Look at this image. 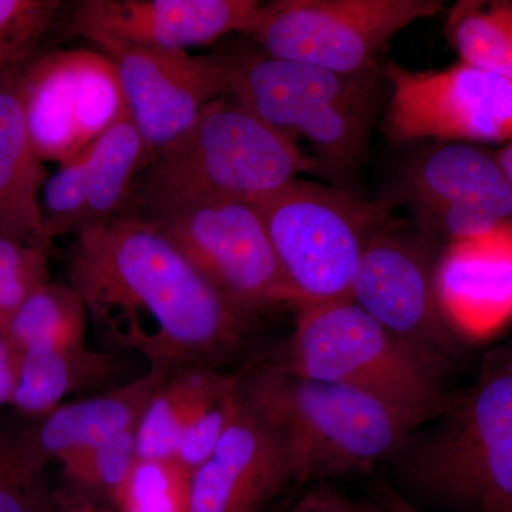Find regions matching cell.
Wrapping results in <instances>:
<instances>
[{
  "instance_id": "4316f807",
  "label": "cell",
  "mask_w": 512,
  "mask_h": 512,
  "mask_svg": "<svg viewBox=\"0 0 512 512\" xmlns=\"http://www.w3.org/2000/svg\"><path fill=\"white\" fill-rule=\"evenodd\" d=\"M191 474L173 457L136 458L117 507L120 512H188Z\"/></svg>"
},
{
  "instance_id": "5b68a950",
  "label": "cell",
  "mask_w": 512,
  "mask_h": 512,
  "mask_svg": "<svg viewBox=\"0 0 512 512\" xmlns=\"http://www.w3.org/2000/svg\"><path fill=\"white\" fill-rule=\"evenodd\" d=\"M252 359L289 375L370 394L414 430L436 419L450 396L444 390V370L350 298L302 309L292 335Z\"/></svg>"
},
{
  "instance_id": "83f0119b",
  "label": "cell",
  "mask_w": 512,
  "mask_h": 512,
  "mask_svg": "<svg viewBox=\"0 0 512 512\" xmlns=\"http://www.w3.org/2000/svg\"><path fill=\"white\" fill-rule=\"evenodd\" d=\"M62 8L57 0H0V79L22 72L36 59Z\"/></svg>"
},
{
  "instance_id": "6da1fadb",
  "label": "cell",
  "mask_w": 512,
  "mask_h": 512,
  "mask_svg": "<svg viewBox=\"0 0 512 512\" xmlns=\"http://www.w3.org/2000/svg\"><path fill=\"white\" fill-rule=\"evenodd\" d=\"M67 278L104 339L143 356L148 369L221 370L249 350L254 316L215 288L157 224L113 217L80 229Z\"/></svg>"
},
{
  "instance_id": "ba28073f",
  "label": "cell",
  "mask_w": 512,
  "mask_h": 512,
  "mask_svg": "<svg viewBox=\"0 0 512 512\" xmlns=\"http://www.w3.org/2000/svg\"><path fill=\"white\" fill-rule=\"evenodd\" d=\"M443 10L440 0H276L262 6L251 39L275 59L370 73L397 33Z\"/></svg>"
},
{
  "instance_id": "603a6c76",
  "label": "cell",
  "mask_w": 512,
  "mask_h": 512,
  "mask_svg": "<svg viewBox=\"0 0 512 512\" xmlns=\"http://www.w3.org/2000/svg\"><path fill=\"white\" fill-rule=\"evenodd\" d=\"M87 312L70 286L47 284L30 293L3 325L16 349L84 345Z\"/></svg>"
},
{
  "instance_id": "5bb4252c",
  "label": "cell",
  "mask_w": 512,
  "mask_h": 512,
  "mask_svg": "<svg viewBox=\"0 0 512 512\" xmlns=\"http://www.w3.org/2000/svg\"><path fill=\"white\" fill-rule=\"evenodd\" d=\"M402 200L426 229L448 241L512 224V185L495 157L468 143L420 151L402 177Z\"/></svg>"
},
{
  "instance_id": "9a60e30c",
  "label": "cell",
  "mask_w": 512,
  "mask_h": 512,
  "mask_svg": "<svg viewBox=\"0 0 512 512\" xmlns=\"http://www.w3.org/2000/svg\"><path fill=\"white\" fill-rule=\"evenodd\" d=\"M262 6L256 0H80L62 29L67 36L97 32L131 45L185 52L229 33L251 36Z\"/></svg>"
},
{
  "instance_id": "2e32d148",
  "label": "cell",
  "mask_w": 512,
  "mask_h": 512,
  "mask_svg": "<svg viewBox=\"0 0 512 512\" xmlns=\"http://www.w3.org/2000/svg\"><path fill=\"white\" fill-rule=\"evenodd\" d=\"M237 404L212 456L192 471L188 512H264L293 481L284 440L254 410Z\"/></svg>"
},
{
  "instance_id": "1f68e13d",
  "label": "cell",
  "mask_w": 512,
  "mask_h": 512,
  "mask_svg": "<svg viewBox=\"0 0 512 512\" xmlns=\"http://www.w3.org/2000/svg\"><path fill=\"white\" fill-rule=\"evenodd\" d=\"M288 512H384L377 504L353 501L346 495L332 490L326 484L309 491L298 504Z\"/></svg>"
},
{
  "instance_id": "8fae6325",
  "label": "cell",
  "mask_w": 512,
  "mask_h": 512,
  "mask_svg": "<svg viewBox=\"0 0 512 512\" xmlns=\"http://www.w3.org/2000/svg\"><path fill=\"white\" fill-rule=\"evenodd\" d=\"M429 239L384 222L367 241L349 298L384 329L446 372L456 333L441 315Z\"/></svg>"
},
{
  "instance_id": "30bf717a",
  "label": "cell",
  "mask_w": 512,
  "mask_h": 512,
  "mask_svg": "<svg viewBox=\"0 0 512 512\" xmlns=\"http://www.w3.org/2000/svg\"><path fill=\"white\" fill-rule=\"evenodd\" d=\"M158 229L215 288L249 315L296 309L255 204L218 201L158 222Z\"/></svg>"
},
{
  "instance_id": "4dcf8cb0",
  "label": "cell",
  "mask_w": 512,
  "mask_h": 512,
  "mask_svg": "<svg viewBox=\"0 0 512 512\" xmlns=\"http://www.w3.org/2000/svg\"><path fill=\"white\" fill-rule=\"evenodd\" d=\"M237 383V382H235ZM237 397L234 387L220 394L181 434L173 458L192 471L201 467L217 448L225 430L237 412Z\"/></svg>"
},
{
  "instance_id": "e0dca14e",
  "label": "cell",
  "mask_w": 512,
  "mask_h": 512,
  "mask_svg": "<svg viewBox=\"0 0 512 512\" xmlns=\"http://www.w3.org/2000/svg\"><path fill=\"white\" fill-rule=\"evenodd\" d=\"M441 315L457 336L481 339L512 316V224L448 242L434 268Z\"/></svg>"
},
{
  "instance_id": "7c38bea8",
  "label": "cell",
  "mask_w": 512,
  "mask_h": 512,
  "mask_svg": "<svg viewBox=\"0 0 512 512\" xmlns=\"http://www.w3.org/2000/svg\"><path fill=\"white\" fill-rule=\"evenodd\" d=\"M113 66L124 106L148 150V161L229 93L231 52L191 56L131 45L103 33L82 35ZM148 164V163H147Z\"/></svg>"
},
{
  "instance_id": "44dd1931",
  "label": "cell",
  "mask_w": 512,
  "mask_h": 512,
  "mask_svg": "<svg viewBox=\"0 0 512 512\" xmlns=\"http://www.w3.org/2000/svg\"><path fill=\"white\" fill-rule=\"evenodd\" d=\"M235 382L237 372L224 373L211 367H184L170 373L138 423L137 460L173 457L188 424Z\"/></svg>"
},
{
  "instance_id": "3957f363",
  "label": "cell",
  "mask_w": 512,
  "mask_h": 512,
  "mask_svg": "<svg viewBox=\"0 0 512 512\" xmlns=\"http://www.w3.org/2000/svg\"><path fill=\"white\" fill-rule=\"evenodd\" d=\"M434 421L392 457L403 483L427 504L512 512V345L488 353L476 382L450 394Z\"/></svg>"
},
{
  "instance_id": "e575fe53",
  "label": "cell",
  "mask_w": 512,
  "mask_h": 512,
  "mask_svg": "<svg viewBox=\"0 0 512 512\" xmlns=\"http://www.w3.org/2000/svg\"><path fill=\"white\" fill-rule=\"evenodd\" d=\"M56 504L57 512H104L94 507L93 503L80 500V498L70 497V495L56 498Z\"/></svg>"
},
{
  "instance_id": "9c48e42d",
  "label": "cell",
  "mask_w": 512,
  "mask_h": 512,
  "mask_svg": "<svg viewBox=\"0 0 512 512\" xmlns=\"http://www.w3.org/2000/svg\"><path fill=\"white\" fill-rule=\"evenodd\" d=\"M390 143H512V80L466 62L441 70L384 64Z\"/></svg>"
},
{
  "instance_id": "8992f818",
  "label": "cell",
  "mask_w": 512,
  "mask_h": 512,
  "mask_svg": "<svg viewBox=\"0 0 512 512\" xmlns=\"http://www.w3.org/2000/svg\"><path fill=\"white\" fill-rule=\"evenodd\" d=\"M377 76L339 74L262 52H231L229 94L299 150L305 143L320 173L342 178L365 156Z\"/></svg>"
},
{
  "instance_id": "d590c367",
  "label": "cell",
  "mask_w": 512,
  "mask_h": 512,
  "mask_svg": "<svg viewBox=\"0 0 512 512\" xmlns=\"http://www.w3.org/2000/svg\"><path fill=\"white\" fill-rule=\"evenodd\" d=\"M495 160L498 161L500 167L503 168L504 174L507 175L508 181L512 185V143L507 144L495 154Z\"/></svg>"
},
{
  "instance_id": "f1b7e54d",
  "label": "cell",
  "mask_w": 512,
  "mask_h": 512,
  "mask_svg": "<svg viewBox=\"0 0 512 512\" xmlns=\"http://www.w3.org/2000/svg\"><path fill=\"white\" fill-rule=\"evenodd\" d=\"M86 211V151L60 164L55 174L46 178L40 192L42 238L46 247L53 239L80 231Z\"/></svg>"
},
{
  "instance_id": "d6986e66",
  "label": "cell",
  "mask_w": 512,
  "mask_h": 512,
  "mask_svg": "<svg viewBox=\"0 0 512 512\" xmlns=\"http://www.w3.org/2000/svg\"><path fill=\"white\" fill-rule=\"evenodd\" d=\"M168 375L163 370L148 369L110 392L59 406L29 430L30 439L49 461L137 430L148 403Z\"/></svg>"
},
{
  "instance_id": "52a82bcc",
  "label": "cell",
  "mask_w": 512,
  "mask_h": 512,
  "mask_svg": "<svg viewBox=\"0 0 512 512\" xmlns=\"http://www.w3.org/2000/svg\"><path fill=\"white\" fill-rule=\"evenodd\" d=\"M255 207L299 312L349 299L367 241L389 220L394 204L296 178Z\"/></svg>"
},
{
  "instance_id": "484cf974",
  "label": "cell",
  "mask_w": 512,
  "mask_h": 512,
  "mask_svg": "<svg viewBox=\"0 0 512 512\" xmlns=\"http://www.w3.org/2000/svg\"><path fill=\"white\" fill-rule=\"evenodd\" d=\"M446 35L461 62L512 80V33L488 6L458 2L448 13Z\"/></svg>"
},
{
  "instance_id": "ffe728a7",
  "label": "cell",
  "mask_w": 512,
  "mask_h": 512,
  "mask_svg": "<svg viewBox=\"0 0 512 512\" xmlns=\"http://www.w3.org/2000/svg\"><path fill=\"white\" fill-rule=\"evenodd\" d=\"M116 353L94 352L84 345L29 346L19 350L18 370L9 406L43 419L67 394L119 376Z\"/></svg>"
},
{
  "instance_id": "277c9868",
  "label": "cell",
  "mask_w": 512,
  "mask_h": 512,
  "mask_svg": "<svg viewBox=\"0 0 512 512\" xmlns=\"http://www.w3.org/2000/svg\"><path fill=\"white\" fill-rule=\"evenodd\" d=\"M235 396L284 440L293 483L369 471L393 457L414 430L370 394L289 375L254 359L237 370Z\"/></svg>"
},
{
  "instance_id": "7a4b0ae2",
  "label": "cell",
  "mask_w": 512,
  "mask_h": 512,
  "mask_svg": "<svg viewBox=\"0 0 512 512\" xmlns=\"http://www.w3.org/2000/svg\"><path fill=\"white\" fill-rule=\"evenodd\" d=\"M302 173L320 170L228 93L154 154L117 217L158 224L210 202L258 204Z\"/></svg>"
},
{
  "instance_id": "7402d4cb",
  "label": "cell",
  "mask_w": 512,
  "mask_h": 512,
  "mask_svg": "<svg viewBox=\"0 0 512 512\" xmlns=\"http://www.w3.org/2000/svg\"><path fill=\"white\" fill-rule=\"evenodd\" d=\"M148 158L140 131L124 111L87 147L82 228L117 217Z\"/></svg>"
},
{
  "instance_id": "d6a6232c",
  "label": "cell",
  "mask_w": 512,
  "mask_h": 512,
  "mask_svg": "<svg viewBox=\"0 0 512 512\" xmlns=\"http://www.w3.org/2000/svg\"><path fill=\"white\" fill-rule=\"evenodd\" d=\"M18 359L19 350L5 333L0 332V406L3 404L9 406L16 382Z\"/></svg>"
},
{
  "instance_id": "836d02e7",
  "label": "cell",
  "mask_w": 512,
  "mask_h": 512,
  "mask_svg": "<svg viewBox=\"0 0 512 512\" xmlns=\"http://www.w3.org/2000/svg\"><path fill=\"white\" fill-rule=\"evenodd\" d=\"M375 498L376 504L384 512H423L416 504L407 500L404 495L397 493L396 490H393L387 484L376 485Z\"/></svg>"
},
{
  "instance_id": "d4e9b609",
  "label": "cell",
  "mask_w": 512,
  "mask_h": 512,
  "mask_svg": "<svg viewBox=\"0 0 512 512\" xmlns=\"http://www.w3.org/2000/svg\"><path fill=\"white\" fill-rule=\"evenodd\" d=\"M46 463L29 430L0 424V512H57L56 497L46 483Z\"/></svg>"
},
{
  "instance_id": "ac0fdd59",
  "label": "cell",
  "mask_w": 512,
  "mask_h": 512,
  "mask_svg": "<svg viewBox=\"0 0 512 512\" xmlns=\"http://www.w3.org/2000/svg\"><path fill=\"white\" fill-rule=\"evenodd\" d=\"M23 72L0 79V235L49 248L40 214L46 170L26 124Z\"/></svg>"
},
{
  "instance_id": "4fadbf2b",
  "label": "cell",
  "mask_w": 512,
  "mask_h": 512,
  "mask_svg": "<svg viewBox=\"0 0 512 512\" xmlns=\"http://www.w3.org/2000/svg\"><path fill=\"white\" fill-rule=\"evenodd\" d=\"M23 109L40 160H73L126 110L113 66L101 53L37 56L22 77Z\"/></svg>"
},
{
  "instance_id": "cb8c5ba5",
  "label": "cell",
  "mask_w": 512,
  "mask_h": 512,
  "mask_svg": "<svg viewBox=\"0 0 512 512\" xmlns=\"http://www.w3.org/2000/svg\"><path fill=\"white\" fill-rule=\"evenodd\" d=\"M137 430L126 431L97 446L80 448L57 458L72 488L70 497L119 503L120 493L136 461Z\"/></svg>"
},
{
  "instance_id": "f546056e",
  "label": "cell",
  "mask_w": 512,
  "mask_h": 512,
  "mask_svg": "<svg viewBox=\"0 0 512 512\" xmlns=\"http://www.w3.org/2000/svg\"><path fill=\"white\" fill-rule=\"evenodd\" d=\"M47 282V249L0 235V329Z\"/></svg>"
}]
</instances>
